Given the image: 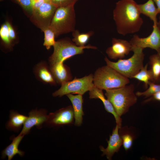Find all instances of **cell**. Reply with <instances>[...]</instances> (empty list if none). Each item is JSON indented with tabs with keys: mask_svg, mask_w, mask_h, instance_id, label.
I'll use <instances>...</instances> for the list:
<instances>
[{
	"mask_svg": "<svg viewBox=\"0 0 160 160\" xmlns=\"http://www.w3.org/2000/svg\"><path fill=\"white\" fill-rule=\"evenodd\" d=\"M74 119L73 107L70 105L50 113L44 124L46 127H51L70 125L73 123Z\"/></svg>",
	"mask_w": 160,
	"mask_h": 160,
	"instance_id": "ba28073f",
	"label": "cell"
},
{
	"mask_svg": "<svg viewBox=\"0 0 160 160\" xmlns=\"http://www.w3.org/2000/svg\"><path fill=\"white\" fill-rule=\"evenodd\" d=\"M138 6L141 13L148 17L153 23L158 24L157 15L159 13L153 0H148L144 4H138Z\"/></svg>",
	"mask_w": 160,
	"mask_h": 160,
	"instance_id": "d6986e66",
	"label": "cell"
},
{
	"mask_svg": "<svg viewBox=\"0 0 160 160\" xmlns=\"http://www.w3.org/2000/svg\"><path fill=\"white\" fill-rule=\"evenodd\" d=\"M129 42L132 47L143 49L148 47L157 51L160 49V28L157 24L153 23V31L149 36L141 38L134 35Z\"/></svg>",
	"mask_w": 160,
	"mask_h": 160,
	"instance_id": "9c48e42d",
	"label": "cell"
},
{
	"mask_svg": "<svg viewBox=\"0 0 160 160\" xmlns=\"http://www.w3.org/2000/svg\"><path fill=\"white\" fill-rule=\"evenodd\" d=\"M133 55L127 59H119L117 62L111 61L107 57L104 58L107 65L128 78H133L143 67L144 54L143 49L132 47Z\"/></svg>",
	"mask_w": 160,
	"mask_h": 160,
	"instance_id": "277c9868",
	"label": "cell"
},
{
	"mask_svg": "<svg viewBox=\"0 0 160 160\" xmlns=\"http://www.w3.org/2000/svg\"><path fill=\"white\" fill-rule=\"evenodd\" d=\"M156 3L159 13L160 14V0H153Z\"/></svg>",
	"mask_w": 160,
	"mask_h": 160,
	"instance_id": "d6a6232c",
	"label": "cell"
},
{
	"mask_svg": "<svg viewBox=\"0 0 160 160\" xmlns=\"http://www.w3.org/2000/svg\"><path fill=\"white\" fill-rule=\"evenodd\" d=\"M134 85L131 84L105 90V95L119 117L127 112L130 107L137 102V96L134 92Z\"/></svg>",
	"mask_w": 160,
	"mask_h": 160,
	"instance_id": "7a4b0ae2",
	"label": "cell"
},
{
	"mask_svg": "<svg viewBox=\"0 0 160 160\" xmlns=\"http://www.w3.org/2000/svg\"><path fill=\"white\" fill-rule=\"evenodd\" d=\"M93 80V75L92 74L81 78H75L61 84L60 88L53 92L52 95L54 97H61L69 94L83 95L94 86Z\"/></svg>",
	"mask_w": 160,
	"mask_h": 160,
	"instance_id": "52a82bcc",
	"label": "cell"
},
{
	"mask_svg": "<svg viewBox=\"0 0 160 160\" xmlns=\"http://www.w3.org/2000/svg\"><path fill=\"white\" fill-rule=\"evenodd\" d=\"M25 9L30 12L33 10L32 7L31 0H16Z\"/></svg>",
	"mask_w": 160,
	"mask_h": 160,
	"instance_id": "f1b7e54d",
	"label": "cell"
},
{
	"mask_svg": "<svg viewBox=\"0 0 160 160\" xmlns=\"http://www.w3.org/2000/svg\"><path fill=\"white\" fill-rule=\"evenodd\" d=\"M119 127L116 124L112 134L110 135L109 140L107 141L108 145L107 148H105L102 146L100 147V150L103 152L102 156L105 155L109 160L111 159L114 154L119 151L122 145V140L119 132Z\"/></svg>",
	"mask_w": 160,
	"mask_h": 160,
	"instance_id": "7c38bea8",
	"label": "cell"
},
{
	"mask_svg": "<svg viewBox=\"0 0 160 160\" xmlns=\"http://www.w3.org/2000/svg\"><path fill=\"white\" fill-rule=\"evenodd\" d=\"M43 30L44 34V45L47 49H49L52 46H53L55 43V34L53 29L49 26Z\"/></svg>",
	"mask_w": 160,
	"mask_h": 160,
	"instance_id": "d4e9b609",
	"label": "cell"
},
{
	"mask_svg": "<svg viewBox=\"0 0 160 160\" xmlns=\"http://www.w3.org/2000/svg\"><path fill=\"white\" fill-rule=\"evenodd\" d=\"M54 51L49 57L50 65L60 62H63L65 60L77 55L84 52L85 49H96V47L88 44L84 47L77 46L73 42L69 40H61L56 41L53 46Z\"/></svg>",
	"mask_w": 160,
	"mask_h": 160,
	"instance_id": "8992f818",
	"label": "cell"
},
{
	"mask_svg": "<svg viewBox=\"0 0 160 160\" xmlns=\"http://www.w3.org/2000/svg\"><path fill=\"white\" fill-rule=\"evenodd\" d=\"M8 26L9 37L11 40L15 38V34L14 30L10 24L8 22H6Z\"/></svg>",
	"mask_w": 160,
	"mask_h": 160,
	"instance_id": "1f68e13d",
	"label": "cell"
},
{
	"mask_svg": "<svg viewBox=\"0 0 160 160\" xmlns=\"http://www.w3.org/2000/svg\"><path fill=\"white\" fill-rule=\"evenodd\" d=\"M112 46L108 47L106 53L108 57L114 60L121 59L132 51V47L127 41L115 38L112 39Z\"/></svg>",
	"mask_w": 160,
	"mask_h": 160,
	"instance_id": "8fae6325",
	"label": "cell"
},
{
	"mask_svg": "<svg viewBox=\"0 0 160 160\" xmlns=\"http://www.w3.org/2000/svg\"><path fill=\"white\" fill-rule=\"evenodd\" d=\"M34 73L36 77L42 82L51 85H56V82L50 69L46 63L41 62L35 66Z\"/></svg>",
	"mask_w": 160,
	"mask_h": 160,
	"instance_id": "2e32d148",
	"label": "cell"
},
{
	"mask_svg": "<svg viewBox=\"0 0 160 160\" xmlns=\"http://www.w3.org/2000/svg\"><path fill=\"white\" fill-rule=\"evenodd\" d=\"M94 86L103 90L120 88L129 82V79L107 65L98 68L93 75Z\"/></svg>",
	"mask_w": 160,
	"mask_h": 160,
	"instance_id": "3957f363",
	"label": "cell"
},
{
	"mask_svg": "<svg viewBox=\"0 0 160 160\" xmlns=\"http://www.w3.org/2000/svg\"><path fill=\"white\" fill-rule=\"evenodd\" d=\"M66 96L72 104L74 113L75 125L80 126L82 123L83 116L84 115L83 109L82 95L79 94L74 95L72 94H69Z\"/></svg>",
	"mask_w": 160,
	"mask_h": 160,
	"instance_id": "9a60e30c",
	"label": "cell"
},
{
	"mask_svg": "<svg viewBox=\"0 0 160 160\" xmlns=\"http://www.w3.org/2000/svg\"><path fill=\"white\" fill-rule=\"evenodd\" d=\"M94 33V32L92 31L81 33L78 30H75L72 32L73 38L72 41L77 46L84 47L86 45L90 37Z\"/></svg>",
	"mask_w": 160,
	"mask_h": 160,
	"instance_id": "44dd1931",
	"label": "cell"
},
{
	"mask_svg": "<svg viewBox=\"0 0 160 160\" xmlns=\"http://www.w3.org/2000/svg\"><path fill=\"white\" fill-rule=\"evenodd\" d=\"M78 0H51L50 2L57 7L61 6H74Z\"/></svg>",
	"mask_w": 160,
	"mask_h": 160,
	"instance_id": "83f0119b",
	"label": "cell"
},
{
	"mask_svg": "<svg viewBox=\"0 0 160 160\" xmlns=\"http://www.w3.org/2000/svg\"><path fill=\"white\" fill-rule=\"evenodd\" d=\"M0 36L3 41L8 44L10 42L8 28L7 22L1 25L0 29Z\"/></svg>",
	"mask_w": 160,
	"mask_h": 160,
	"instance_id": "4316f807",
	"label": "cell"
},
{
	"mask_svg": "<svg viewBox=\"0 0 160 160\" xmlns=\"http://www.w3.org/2000/svg\"><path fill=\"white\" fill-rule=\"evenodd\" d=\"M45 2H50L51 0H44Z\"/></svg>",
	"mask_w": 160,
	"mask_h": 160,
	"instance_id": "d590c367",
	"label": "cell"
},
{
	"mask_svg": "<svg viewBox=\"0 0 160 160\" xmlns=\"http://www.w3.org/2000/svg\"><path fill=\"white\" fill-rule=\"evenodd\" d=\"M138 4L133 0H121L116 4L113 18L118 32L123 35L140 30L143 23Z\"/></svg>",
	"mask_w": 160,
	"mask_h": 160,
	"instance_id": "6da1fadb",
	"label": "cell"
},
{
	"mask_svg": "<svg viewBox=\"0 0 160 160\" xmlns=\"http://www.w3.org/2000/svg\"><path fill=\"white\" fill-rule=\"evenodd\" d=\"M49 67L57 83L61 84L72 80L70 69L63 62L50 65Z\"/></svg>",
	"mask_w": 160,
	"mask_h": 160,
	"instance_id": "5bb4252c",
	"label": "cell"
},
{
	"mask_svg": "<svg viewBox=\"0 0 160 160\" xmlns=\"http://www.w3.org/2000/svg\"><path fill=\"white\" fill-rule=\"evenodd\" d=\"M157 54H158L160 56V49L157 51Z\"/></svg>",
	"mask_w": 160,
	"mask_h": 160,
	"instance_id": "e575fe53",
	"label": "cell"
},
{
	"mask_svg": "<svg viewBox=\"0 0 160 160\" xmlns=\"http://www.w3.org/2000/svg\"><path fill=\"white\" fill-rule=\"evenodd\" d=\"M151 101H156L160 102V91L150 97L148 98L145 101V102L146 103Z\"/></svg>",
	"mask_w": 160,
	"mask_h": 160,
	"instance_id": "4dcf8cb0",
	"label": "cell"
},
{
	"mask_svg": "<svg viewBox=\"0 0 160 160\" xmlns=\"http://www.w3.org/2000/svg\"><path fill=\"white\" fill-rule=\"evenodd\" d=\"M148 88L145 91L143 92H137L135 94L137 96H143L145 98H148L157 92L160 91V84L150 81L148 84Z\"/></svg>",
	"mask_w": 160,
	"mask_h": 160,
	"instance_id": "cb8c5ba5",
	"label": "cell"
},
{
	"mask_svg": "<svg viewBox=\"0 0 160 160\" xmlns=\"http://www.w3.org/2000/svg\"><path fill=\"white\" fill-rule=\"evenodd\" d=\"M148 66V64H147L133 77L143 82L146 88H148L149 82L152 81V74L150 69H147Z\"/></svg>",
	"mask_w": 160,
	"mask_h": 160,
	"instance_id": "603a6c76",
	"label": "cell"
},
{
	"mask_svg": "<svg viewBox=\"0 0 160 160\" xmlns=\"http://www.w3.org/2000/svg\"><path fill=\"white\" fill-rule=\"evenodd\" d=\"M47 111L45 109H33L28 113V116L23 125L20 134L24 135L28 134L31 128L35 126L39 129L42 128L43 124L48 118Z\"/></svg>",
	"mask_w": 160,
	"mask_h": 160,
	"instance_id": "30bf717a",
	"label": "cell"
},
{
	"mask_svg": "<svg viewBox=\"0 0 160 160\" xmlns=\"http://www.w3.org/2000/svg\"><path fill=\"white\" fill-rule=\"evenodd\" d=\"M157 25H158V26L160 28V17H159V21L158 22V24H157Z\"/></svg>",
	"mask_w": 160,
	"mask_h": 160,
	"instance_id": "836d02e7",
	"label": "cell"
},
{
	"mask_svg": "<svg viewBox=\"0 0 160 160\" xmlns=\"http://www.w3.org/2000/svg\"><path fill=\"white\" fill-rule=\"evenodd\" d=\"M31 2L33 11H37L45 1L44 0H31Z\"/></svg>",
	"mask_w": 160,
	"mask_h": 160,
	"instance_id": "f546056e",
	"label": "cell"
},
{
	"mask_svg": "<svg viewBox=\"0 0 160 160\" xmlns=\"http://www.w3.org/2000/svg\"><path fill=\"white\" fill-rule=\"evenodd\" d=\"M28 116L19 113L13 110L9 112V119L6 125L8 130L18 132L23 125Z\"/></svg>",
	"mask_w": 160,
	"mask_h": 160,
	"instance_id": "e0dca14e",
	"label": "cell"
},
{
	"mask_svg": "<svg viewBox=\"0 0 160 160\" xmlns=\"http://www.w3.org/2000/svg\"><path fill=\"white\" fill-rule=\"evenodd\" d=\"M89 91V98L90 99H100L103 103L106 111L113 116L116 124L118 126L119 129H120L121 126V119L117 114L111 103L105 98L103 90L94 85Z\"/></svg>",
	"mask_w": 160,
	"mask_h": 160,
	"instance_id": "4fadbf2b",
	"label": "cell"
},
{
	"mask_svg": "<svg viewBox=\"0 0 160 160\" xmlns=\"http://www.w3.org/2000/svg\"><path fill=\"white\" fill-rule=\"evenodd\" d=\"M121 132V134L119 133L122 140V145L124 150L127 151L132 147L134 137L132 133L128 132L123 133Z\"/></svg>",
	"mask_w": 160,
	"mask_h": 160,
	"instance_id": "484cf974",
	"label": "cell"
},
{
	"mask_svg": "<svg viewBox=\"0 0 160 160\" xmlns=\"http://www.w3.org/2000/svg\"><path fill=\"white\" fill-rule=\"evenodd\" d=\"M74 6L57 8L49 25L56 36L75 31L76 15Z\"/></svg>",
	"mask_w": 160,
	"mask_h": 160,
	"instance_id": "5b68a950",
	"label": "cell"
},
{
	"mask_svg": "<svg viewBox=\"0 0 160 160\" xmlns=\"http://www.w3.org/2000/svg\"><path fill=\"white\" fill-rule=\"evenodd\" d=\"M57 7L50 2H44L37 11L42 18H47L54 15Z\"/></svg>",
	"mask_w": 160,
	"mask_h": 160,
	"instance_id": "7402d4cb",
	"label": "cell"
},
{
	"mask_svg": "<svg viewBox=\"0 0 160 160\" xmlns=\"http://www.w3.org/2000/svg\"><path fill=\"white\" fill-rule=\"evenodd\" d=\"M150 70L152 76V81L160 83V56L158 54L151 55L149 58Z\"/></svg>",
	"mask_w": 160,
	"mask_h": 160,
	"instance_id": "ffe728a7",
	"label": "cell"
},
{
	"mask_svg": "<svg viewBox=\"0 0 160 160\" xmlns=\"http://www.w3.org/2000/svg\"><path fill=\"white\" fill-rule=\"evenodd\" d=\"M24 136L19 134L17 136L14 137L12 143L4 149L1 152V158L4 159L6 156L8 157V160H11L16 154H18L20 157H23L25 152L19 150L18 146L21 140Z\"/></svg>",
	"mask_w": 160,
	"mask_h": 160,
	"instance_id": "ac0fdd59",
	"label": "cell"
}]
</instances>
